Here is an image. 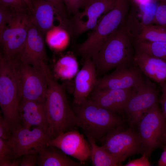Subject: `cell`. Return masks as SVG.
Returning a JSON list of instances; mask_svg holds the SVG:
<instances>
[{"label":"cell","mask_w":166,"mask_h":166,"mask_svg":"<svg viewBox=\"0 0 166 166\" xmlns=\"http://www.w3.org/2000/svg\"><path fill=\"white\" fill-rule=\"evenodd\" d=\"M42 68L47 82L45 103L48 124L47 133L51 140L64 132L77 130L79 124L64 88L56 81L47 63Z\"/></svg>","instance_id":"6da1fadb"},{"label":"cell","mask_w":166,"mask_h":166,"mask_svg":"<svg viewBox=\"0 0 166 166\" xmlns=\"http://www.w3.org/2000/svg\"><path fill=\"white\" fill-rule=\"evenodd\" d=\"M73 109L79 127L87 136L96 141L122 125L123 120L116 113L101 107L91 100L87 98L79 104H74Z\"/></svg>","instance_id":"7a4b0ae2"},{"label":"cell","mask_w":166,"mask_h":166,"mask_svg":"<svg viewBox=\"0 0 166 166\" xmlns=\"http://www.w3.org/2000/svg\"><path fill=\"white\" fill-rule=\"evenodd\" d=\"M121 25L106 38L97 54L92 58L97 74L124 66L131 58L130 37L127 29Z\"/></svg>","instance_id":"3957f363"},{"label":"cell","mask_w":166,"mask_h":166,"mask_svg":"<svg viewBox=\"0 0 166 166\" xmlns=\"http://www.w3.org/2000/svg\"><path fill=\"white\" fill-rule=\"evenodd\" d=\"M19 102L14 59L1 53L0 106L3 117L9 121L13 129L21 125Z\"/></svg>","instance_id":"277c9868"},{"label":"cell","mask_w":166,"mask_h":166,"mask_svg":"<svg viewBox=\"0 0 166 166\" xmlns=\"http://www.w3.org/2000/svg\"><path fill=\"white\" fill-rule=\"evenodd\" d=\"M128 7V0H118L115 6L105 14L87 39L78 45L77 53L84 59L94 57L106 38L123 23Z\"/></svg>","instance_id":"5b68a950"},{"label":"cell","mask_w":166,"mask_h":166,"mask_svg":"<svg viewBox=\"0 0 166 166\" xmlns=\"http://www.w3.org/2000/svg\"><path fill=\"white\" fill-rule=\"evenodd\" d=\"M138 125L143 154L148 158L156 148L166 142V120L157 103L152 105Z\"/></svg>","instance_id":"8992f818"},{"label":"cell","mask_w":166,"mask_h":166,"mask_svg":"<svg viewBox=\"0 0 166 166\" xmlns=\"http://www.w3.org/2000/svg\"><path fill=\"white\" fill-rule=\"evenodd\" d=\"M14 60L20 101L45 102L47 82L42 67L24 64L16 58Z\"/></svg>","instance_id":"52a82bcc"},{"label":"cell","mask_w":166,"mask_h":166,"mask_svg":"<svg viewBox=\"0 0 166 166\" xmlns=\"http://www.w3.org/2000/svg\"><path fill=\"white\" fill-rule=\"evenodd\" d=\"M101 146L110 153L121 163L132 155L143 154L140 138L131 128L122 125L112 130L100 140Z\"/></svg>","instance_id":"ba28073f"},{"label":"cell","mask_w":166,"mask_h":166,"mask_svg":"<svg viewBox=\"0 0 166 166\" xmlns=\"http://www.w3.org/2000/svg\"><path fill=\"white\" fill-rule=\"evenodd\" d=\"M158 91L154 84L144 80L133 88L132 96L124 112L131 126L137 125L148 110L157 103Z\"/></svg>","instance_id":"9c48e42d"},{"label":"cell","mask_w":166,"mask_h":166,"mask_svg":"<svg viewBox=\"0 0 166 166\" xmlns=\"http://www.w3.org/2000/svg\"><path fill=\"white\" fill-rule=\"evenodd\" d=\"M118 0H86L82 12H78L69 18V31L75 36L89 30H94L101 15L115 6Z\"/></svg>","instance_id":"30bf717a"},{"label":"cell","mask_w":166,"mask_h":166,"mask_svg":"<svg viewBox=\"0 0 166 166\" xmlns=\"http://www.w3.org/2000/svg\"><path fill=\"white\" fill-rule=\"evenodd\" d=\"M29 13L16 12L0 35L4 55L15 58L21 52L27 37Z\"/></svg>","instance_id":"8fae6325"},{"label":"cell","mask_w":166,"mask_h":166,"mask_svg":"<svg viewBox=\"0 0 166 166\" xmlns=\"http://www.w3.org/2000/svg\"><path fill=\"white\" fill-rule=\"evenodd\" d=\"M9 140L17 159L24 155L38 153L51 139L47 132L41 128L35 127L30 130L21 126L13 129Z\"/></svg>","instance_id":"7c38bea8"},{"label":"cell","mask_w":166,"mask_h":166,"mask_svg":"<svg viewBox=\"0 0 166 166\" xmlns=\"http://www.w3.org/2000/svg\"><path fill=\"white\" fill-rule=\"evenodd\" d=\"M47 145L56 146L67 155L77 160L83 165L90 157V145L83 135L77 130L61 133L49 140Z\"/></svg>","instance_id":"4fadbf2b"},{"label":"cell","mask_w":166,"mask_h":166,"mask_svg":"<svg viewBox=\"0 0 166 166\" xmlns=\"http://www.w3.org/2000/svg\"><path fill=\"white\" fill-rule=\"evenodd\" d=\"M42 34L29 19L28 33L23 47L16 57L21 62L40 68L48 57Z\"/></svg>","instance_id":"5bb4252c"},{"label":"cell","mask_w":166,"mask_h":166,"mask_svg":"<svg viewBox=\"0 0 166 166\" xmlns=\"http://www.w3.org/2000/svg\"><path fill=\"white\" fill-rule=\"evenodd\" d=\"M144 80L139 69L122 66L112 73L97 78L94 88L100 89H125L132 88Z\"/></svg>","instance_id":"9a60e30c"},{"label":"cell","mask_w":166,"mask_h":166,"mask_svg":"<svg viewBox=\"0 0 166 166\" xmlns=\"http://www.w3.org/2000/svg\"><path fill=\"white\" fill-rule=\"evenodd\" d=\"M133 92V88L125 89L94 88L90 99L101 107L115 113L124 112Z\"/></svg>","instance_id":"2e32d148"},{"label":"cell","mask_w":166,"mask_h":166,"mask_svg":"<svg viewBox=\"0 0 166 166\" xmlns=\"http://www.w3.org/2000/svg\"><path fill=\"white\" fill-rule=\"evenodd\" d=\"M83 67L76 75L73 103L78 104L87 98L94 89L97 78L95 65L91 58H86Z\"/></svg>","instance_id":"e0dca14e"},{"label":"cell","mask_w":166,"mask_h":166,"mask_svg":"<svg viewBox=\"0 0 166 166\" xmlns=\"http://www.w3.org/2000/svg\"><path fill=\"white\" fill-rule=\"evenodd\" d=\"M19 114L22 126L29 129L33 126L38 127L47 132L48 124L45 102L21 100Z\"/></svg>","instance_id":"ac0fdd59"},{"label":"cell","mask_w":166,"mask_h":166,"mask_svg":"<svg viewBox=\"0 0 166 166\" xmlns=\"http://www.w3.org/2000/svg\"><path fill=\"white\" fill-rule=\"evenodd\" d=\"M33 10L29 13V19L43 35L54 26V16L61 21L56 9L49 2L44 0H32Z\"/></svg>","instance_id":"d6986e66"},{"label":"cell","mask_w":166,"mask_h":166,"mask_svg":"<svg viewBox=\"0 0 166 166\" xmlns=\"http://www.w3.org/2000/svg\"><path fill=\"white\" fill-rule=\"evenodd\" d=\"M134 61L140 71L155 82L166 81V60L137 51Z\"/></svg>","instance_id":"ffe728a7"},{"label":"cell","mask_w":166,"mask_h":166,"mask_svg":"<svg viewBox=\"0 0 166 166\" xmlns=\"http://www.w3.org/2000/svg\"><path fill=\"white\" fill-rule=\"evenodd\" d=\"M37 165L39 166H81L58 148L46 145L38 152Z\"/></svg>","instance_id":"44dd1931"},{"label":"cell","mask_w":166,"mask_h":166,"mask_svg":"<svg viewBox=\"0 0 166 166\" xmlns=\"http://www.w3.org/2000/svg\"><path fill=\"white\" fill-rule=\"evenodd\" d=\"M78 65L77 59L71 53L62 56L56 61L53 67L55 76L62 80L70 79L78 72Z\"/></svg>","instance_id":"7402d4cb"},{"label":"cell","mask_w":166,"mask_h":166,"mask_svg":"<svg viewBox=\"0 0 166 166\" xmlns=\"http://www.w3.org/2000/svg\"><path fill=\"white\" fill-rule=\"evenodd\" d=\"M70 34L69 31L61 25L54 26L46 33V41L51 49L55 51L60 52L68 46Z\"/></svg>","instance_id":"603a6c76"},{"label":"cell","mask_w":166,"mask_h":166,"mask_svg":"<svg viewBox=\"0 0 166 166\" xmlns=\"http://www.w3.org/2000/svg\"><path fill=\"white\" fill-rule=\"evenodd\" d=\"M90 145V157L94 166H117L120 163L117 159L102 146L97 145L96 141L92 138L87 136Z\"/></svg>","instance_id":"cb8c5ba5"},{"label":"cell","mask_w":166,"mask_h":166,"mask_svg":"<svg viewBox=\"0 0 166 166\" xmlns=\"http://www.w3.org/2000/svg\"><path fill=\"white\" fill-rule=\"evenodd\" d=\"M140 28V31L137 36V42H166V27L151 24L141 26Z\"/></svg>","instance_id":"d4e9b609"},{"label":"cell","mask_w":166,"mask_h":166,"mask_svg":"<svg viewBox=\"0 0 166 166\" xmlns=\"http://www.w3.org/2000/svg\"><path fill=\"white\" fill-rule=\"evenodd\" d=\"M137 51L152 56L166 60V42H137Z\"/></svg>","instance_id":"484cf974"},{"label":"cell","mask_w":166,"mask_h":166,"mask_svg":"<svg viewBox=\"0 0 166 166\" xmlns=\"http://www.w3.org/2000/svg\"><path fill=\"white\" fill-rule=\"evenodd\" d=\"M17 159L10 140L0 138V166H20L21 160Z\"/></svg>","instance_id":"4316f807"},{"label":"cell","mask_w":166,"mask_h":166,"mask_svg":"<svg viewBox=\"0 0 166 166\" xmlns=\"http://www.w3.org/2000/svg\"><path fill=\"white\" fill-rule=\"evenodd\" d=\"M0 5L19 13H29V8L23 0H0Z\"/></svg>","instance_id":"83f0119b"},{"label":"cell","mask_w":166,"mask_h":166,"mask_svg":"<svg viewBox=\"0 0 166 166\" xmlns=\"http://www.w3.org/2000/svg\"><path fill=\"white\" fill-rule=\"evenodd\" d=\"M16 12L12 9L0 5V35L7 24H8Z\"/></svg>","instance_id":"f1b7e54d"},{"label":"cell","mask_w":166,"mask_h":166,"mask_svg":"<svg viewBox=\"0 0 166 166\" xmlns=\"http://www.w3.org/2000/svg\"><path fill=\"white\" fill-rule=\"evenodd\" d=\"M152 23L166 27V2H160Z\"/></svg>","instance_id":"f546056e"},{"label":"cell","mask_w":166,"mask_h":166,"mask_svg":"<svg viewBox=\"0 0 166 166\" xmlns=\"http://www.w3.org/2000/svg\"><path fill=\"white\" fill-rule=\"evenodd\" d=\"M13 129L12 126L3 116H0V138L9 139L11 138Z\"/></svg>","instance_id":"4dcf8cb0"},{"label":"cell","mask_w":166,"mask_h":166,"mask_svg":"<svg viewBox=\"0 0 166 166\" xmlns=\"http://www.w3.org/2000/svg\"><path fill=\"white\" fill-rule=\"evenodd\" d=\"M86 0H62L67 12L76 14L79 8L84 7Z\"/></svg>","instance_id":"1f68e13d"},{"label":"cell","mask_w":166,"mask_h":166,"mask_svg":"<svg viewBox=\"0 0 166 166\" xmlns=\"http://www.w3.org/2000/svg\"><path fill=\"white\" fill-rule=\"evenodd\" d=\"M138 6L139 9L142 14L148 17L155 18L157 5L152 1L140 4Z\"/></svg>","instance_id":"d6a6232c"},{"label":"cell","mask_w":166,"mask_h":166,"mask_svg":"<svg viewBox=\"0 0 166 166\" xmlns=\"http://www.w3.org/2000/svg\"><path fill=\"white\" fill-rule=\"evenodd\" d=\"M52 4L57 11L62 21L66 22L68 18L67 11L62 0H44Z\"/></svg>","instance_id":"836d02e7"},{"label":"cell","mask_w":166,"mask_h":166,"mask_svg":"<svg viewBox=\"0 0 166 166\" xmlns=\"http://www.w3.org/2000/svg\"><path fill=\"white\" fill-rule=\"evenodd\" d=\"M38 153L28 154L23 155L20 166H35L37 165Z\"/></svg>","instance_id":"e575fe53"},{"label":"cell","mask_w":166,"mask_h":166,"mask_svg":"<svg viewBox=\"0 0 166 166\" xmlns=\"http://www.w3.org/2000/svg\"><path fill=\"white\" fill-rule=\"evenodd\" d=\"M148 158L145 154H143L140 158L130 160L124 164V166H149L150 164Z\"/></svg>","instance_id":"d590c367"},{"label":"cell","mask_w":166,"mask_h":166,"mask_svg":"<svg viewBox=\"0 0 166 166\" xmlns=\"http://www.w3.org/2000/svg\"><path fill=\"white\" fill-rule=\"evenodd\" d=\"M161 87L162 95L159 100L162 113L166 120V81L160 84Z\"/></svg>","instance_id":"8d00e7d4"},{"label":"cell","mask_w":166,"mask_h":166,"mask_svg":"<svg viewBox=\"0 0 166 166\" xmlns=\"http://www.w3.org/2000/svg\"><path fill=\"white\" fill-rule=\"evenodd\" d=\"M158 166H166V142L164 147L163 151L158 161Z\"/></svg>","instance_id":"74e56055"},{"label":"cell","mask_w":166,"mask_h":166,"mask_svg":"<svg viewBox=\"0 0 166 166\" xmlns=\"http://www.w3.org/2000/svg\"><path fill=\"white\" fill-rule=\"evenodd\" d=\"M28 5L30 12H31L33 10V6L32 0H23Z\"/></svg>","instance_id":"f35d334b"},{"label":"cell","mask_w":166,"mask_h":166,"mask_svg":"<svg viewBox=\"0 0 166 166\" xmlns=\"http://www.w3.org/2000/svg\"><path fill=\"white\" fill-rule=\"evenodd\" d=\"M138 5L141 4L148 2L151 1L152 0H133Z\"/></svg>","instance_id":"ab89813d"},{"label":"cell","mask_w":166,"mask_h":166,"mask_svg":"<svg viewBox=\"0 0 166 166\" xmlns=\"http://www.w3.org/2000/svg\"><path fill=\"white\" fill-rule=\"evenodd\" d=\"M160 1V2H166V0H159Z\"/></svg>","instance_id":"60d3db41"}]
</instances>
